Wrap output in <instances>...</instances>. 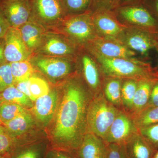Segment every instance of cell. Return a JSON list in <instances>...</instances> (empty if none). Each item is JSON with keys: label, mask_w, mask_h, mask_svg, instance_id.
<instances>
[{"label": "cell", "mask_w": 158, "mask_h": 158, "mask_svg": "<svg viewBox=\"0 0 158 158\" xmlns=\"http://www.w3.org/2000/svg\"><path fill=\"white\" fill-rule=\"evenodd\" d=\"M92 98L79 82L66 85L51 135L53 150L76 153L87 133V109Z\"/></svg>", "instance_id": "6da1fadb"}, {"label": "cell", "mask_w": 158, "mask_h": 158, "mask_svg": "<svg viewBox=\"0 0 158 158\" xmlns=\"http://www.w3.org/2000/svg\"><path fill=\"white\" fill-rule=\"evenodd\" d=\"M91 53L98 62L101 69L108 77L140 81L158 79L157 71L147 62L131 58H109L95 53Z\"/></svg>", "instance_id": "7a4b0ae2"}, {"label": "cell", "mask_w": 158, "mask_h": 158, "mask_svg": "<svg viewBox=\"0 0 158 158\" xmlns=\"http://www.w3.org/2000/svg\"><path fill=\"white\" fill-rule=\"evenodd\" d=\"M120 111L108 101L103 94L96 93L87 109V133L94 134L105 142L110 128Z\"/></svg>", "instance_id": "3957f363"}, {"label": "cell", "mask_w": 158, "mask_h": 158, "mask_svg": "<svg viewBox=\"0 0 158 158\" xmlns=\"http://www.w3.org/2000/svg\"><path fill=\"white\" fill-rule=\"evenodd\" d=\"M61 23L63 32L77 43L89 44L99 37L90 13L73 15Z\"/></svg>", "instance_id": "277c9868"}, {"label": "cell", "mask_w": 158, "mask_h": 158, "mask_svg": "<svg viewBox=\"0 0 158 158\" xmlns=\"http://www.w3.org/2000/svg\"><path fill=\"white\" fill-rule=\"evenodd\" d=\"M29 2L30 20L41 26L56 24L64 19L66 12L61 0H29Z\"/></svg>", "instance_id": "5b68a950"}, {"label": "cell", "mask_w": 158, "mask_h": 158, "mask_svg": "<svg viewBox=\"0 0 158 158\" xmlns=\"http://www.w3.org/2000/svg\"><path fill=\"white\" fill-rule=\"evenodd\" d=\"M120 38H123L121 42L129 48L142 55H146L153 49L158 51V41L154 33L141 28H124Z\"/></svg>", "instance_id": "8992f818"}, {"label": "cell", "mask_w": 158, "mask_h": 158, "mask_svg": "<svg viewBox=\"0 0 158 158\" xmlns=\"http://www.w3.org/2000/svg\"><path fill=\"white\" fill-rule=\"evenodd\" d=\"M0 11L13 27L19 28L31 19L29 0H1Z\"/></svg>", "instance_id": "52a82bcc"}, {"label": "cell", "mask_w": 158, "mask_h": 158, "mask_svg": "<svg viewBox=\"0 0 158 158\" xmlns=\"http://www.w3.org/2000/svg\"><path fill=\"white\" fill-rule=\"evenodd\" d=\"M89 44L90 52L106 58L131 59L136 55L118 40L99 37Z\"/></svg>", "instance_id": "ba28073f"}, {"label": "cell", "mask_w": 158, "mask_h": 158, "mask_svg": "<svg viewBox=\"0 0 158 158\" xmlns=\"http://www.w3.org/2000/svg\"><path fill=\"white\" fill-rule=\"evenodd\" d=\"M4 54L8 63L28 60L31 56L19 29L10 27L4 37Z\"/></svg>", "instance_id": "9c48e42d"}, {"label": "cell", "mask_w": 158, "mask_h": 158, "mask_svg": "<svg viewBox=\"0 0 158 158\" xmlns=\"http://www.w3.org/2000/svg\"><path fill=\"white\" fill-rule=\"evenodd\" d=\"M138 131L131 117L120 111L110 128L105 142L124 144Z\"/></svg>", "instance_id": "30bf717a"}, {"label": "cell", "mask_w": 158, "mask_h": 158, "mask_svg": "<svg viewBox=\"0 0 158 158\" xmlns=\"http://www.w3.org/2000/svg\"><path fill=\"white\" fill-rule=\"evenodd\" d=\"M37 52L47 56L65 58L74 53L73 44L67 40L53 34H44Z\"/></svg>", "instance_id": "8fae6325"}, {"label": "cell", "mask_w": 158, "mask_h": 158, "mask_svg": "<svg viewBox=\"0 0 158 158\" xmlns=\"http://www.w3.org/2000/svg\"><path fill=\"white\" fill-rule=\"evenodd\" d=\"M33 63L47 76L59 79L68 75L71 71L72 63L66 58L43 56L34 58Z\"/></svg>", "instance_id": "7c38bea8"}, {"label": "cell", "mask_w": 158, "mask_h": 158, "mask_svg": "<svg viewBox=\"0 0 158 158\" xmlns=\"http://www.w3.org/2000/svg\"><path fill=\"white\" fill-rule=\"evenodd\" d=\"M122 17L127 22L152 33L158 32V21L149 11L142 7H122L119 10Z\"/></svg>", "instance_id": "4fadbf2b"}, {"label": "cell", "mask_w": 158, "mask_h": 158, "mask_svg": "<svg viewBox=\"0 0 158 158\" xmlns=\"http://www.w3.org/2000/svg\"><path fill=\"white\" fill-rule=\"evenodd\" d=\"M94 23L97 32L103 37L119 40L124 28L106 10H97L92 15Z\"/></svg>", "instance_id": "5bb4252c"}, {"label": "cell", "mask_w": 158, "mask_h": 158, "mask_svg": "<svg viewBox=\"0 0 158 158\" xmlns=\"http://www.w3.org/2000/svg\"><path fill=\"white\" fill-rule=\"evenodd\" d=\"M59 95L56 91H50L47 94L37 98L32 107V112L37 120L46 125L56 114L59 107Z\"/></svg>", "instance_id": "9a60e30c"}, {"label": "cell", "mask_w": 158, "mask_h": 158, "mask_svg": "<svg viewBox=\"0 0 158 158\" xmlns=\"http://www.w3.org/2000/svg\"><path fill=\"white\" fill-rule=\"evenodd\" d=\"M122 145L127 158H153L157 151L138 131Z\"/></svg>", "instance_id": "2e32d148"}, {"label": "cell", "mask_w": 158, "mask_h": 158, "mask_svg": "<svg viewBox=\"0 0 158 158\" xmlns=\"http://www.w3.org/2000/svg\"><path fill=\"white\" fill-rule=\"evenodd\" d=\"M107 145L101 138L87 133L76 154L78 158H106Z\"/></svg>", "instance_id": "e0dca14e"}, {"label": "cell", "mask_w": 158, "mask_h": 158, "mask_svg": "<svg viewBox=\"0 0 158 158\" xmlns=\"http://www.w3.org/2000/svg\"><path fill=\"white\" fill-rule=\"evenodd\" d=\"M158 79H144L138 81V85L133 99L132 107L130 110L131 117L138 114L147 107L152 90Z\"/></svg>", "instance_id": "ac0fdd59"}, {"label": "cell", "mask_w": 158, "mask_h": 158, "mask_svg": "<svg viewBox=\"0 0 158 158\" xmlns=\"http://www.w3.org/2000/svg\"><path fill=\"white\" fill-rule=\"evenodd\" d=\"M19 29L29 51L31 53L37 51L44 34L42 26L30 20Z\"/></svg>", "instance_id": "d6986e66"}, {"label": "cell", "mask_w": 158, "mask_h": 158, "mask_svg": "<svg viewBox=\"0 0 158 158\" xmlns=\"http://www.w3.org/2000/svg\"><path fill=\"white\" fill-rule=\"evenodd\" d=\"M82 63L84 76L88 85L96 93L99 92L100 81L96 63L91 57L86 55L82 57Z\"/></svg>", "instance_id": "ffe728a7"}, {"label": "cell", "mask_w": 158, "mask_h": 158, "mask_svg": "<svg viewBox=\"0 0 158 158\" xmlns=\"http://www.w3.org/2000/svg\"><path fill=\"white\" fill-rule=\"evenodd\" d=\"M34 123V119L27 111L17 117L4 123V126L13 136L20 135L26 132Z\"/></svg>", "instance_id": "44dd1931"}, {"label": "cell", "mask_w": 158, "mask_h": 158, "mask_svg": "<svg viewBox=\"0 0 158 158\" xmlns=\"http://www.w3.org/2000/svg\"><path fill=\"white\" fill-rule=\"evenodd\" d=\"M28 97L20 91L15 85H11L0 93V103L17 104L27 108L33 107V102Z\"/></svg>", "instance_id": "7402d4cb"}, {"label": "cell", "mask_w": 158, "mask_h": 158, "mask_svg": "<svg viewBox=\"0 0 158 158\" xmlns=\"http://www.w3.org/2000/svg\"><path fill=\"white\" fill-rule=\"evenodd\" d=\"M122 84V79L113 77L109 79L105 85V97L116 107H120L122 105L121 96Z\"/></svg>", "instance_id": "603a6c76"}, {"label": "cell", "mask_w": 158, "mask_h": 158, "mask_svg": "<svg viewBox=\"0 0 158 158\" xmlns=\"http://www.w3.org/2000/svg\"><path fill=\"white\" fill-rule=\"evenodd\" d=\"M131 117L138 131L156 124L158 123V107H148Z\"/></svg>", "instance_id": "cb8c5ba5"}, {"label": "cell", "mask_w": 158, "mask_h": 158, "mask_svg": "<svg viewBox=\"0 0 158 158\" xmlns=\"http://www.w3.org/2000/svg\"><path fill=\"white\" fill-rule=\"evenodd\" d=\"M10 64L15 84L27 81L34 73L33 65L28 60L11 62Z\"/></svg>", "instance_id": "d4e9b609"}, {"label": "cell", "mask_w": 158, "mask_h": 158, "mask_svg": "<svg viewBox=\"0 0 158 158\" xmlns=\"http://www.w3.org/2000/svg\"><path fill=\"white\" fill-rule=\"evenodd\" d=\"M138 85V81L126 79L122 84L121 96L122 105L129 112L132 107L133 99Z\"/></svg>", "instance_id": "484cf974"}, {"label": "cell", "mask_w": 158, "mask_h": 158, "mask_svg": "<svg viewBox=\"0 0 158 158\" xmlns=\"http://www.w3.org/2000/svg\"><path fill=\"white\" fill-rule=\"evenodd\" d=\"M27 111L22 106L13 103H0V120L4 124Z\"/></svg>", "instance_id": "4316f807"}, {"label": "cell", "mask_w": 158, "mask_h": 158, "mask_svg": "<svg viewBox=\"0 0 158 158\" xmlns=\"http://www.w3.org/2000/svg\"><path fill=\"white\" fill-rule=\"evenodd\" d=\"M17 141L14 136L5 127L0 125V155L12 154L18 148Z\"/></svg>", "instance_id": "83f0119b"}, {"label": "cell", "mask_w": 158, "mask_h": 158, "mask_svg": "<svg viewBox=\"0 0 158 158\" xmlns=\"http://www.w3.org/2000/svg\"><path fill=\"white\" fill-rule=\"evenodd\" d=\"M28 82L29 90L33 102H35L39 98L46 95L50 91L48 84L43 79L31 77Z\"/></svg>", "instance_id": "f1b7e54d"}, {"label": "cell", "mask_w": 158, "mask_h": 158, "mask_svg": "<svg viewBox=\"0 0 158 158\" xmlns=\"http://www.w3.org/2000/svg\"><path fill=\"white\" fill-rule=\"evenodd\" d=\"M16 149L11 155V158H42L44 150L40 144H34Z\"/></svg>", "instance_id": "f546056e"}, {"label": "cell", "mask_w": 158, "mask_h": 158, "mask_svg": "<svg viewBox=\"0 0 158 158\" xmlns=\"http://www.w3.org/2000/svg\"><path fill=\"white\" fill-rule=\"evenodd\" d=\"M65 12L74 15L81 14L89 7L91 0H61Z\"/></svg>", "instance_id": "4dcf8cb0"}, {"label": "cell", "mask_w": 158, "mask_h": 158, "mask_svg": "<svg viewBox=\"0 0 158 158\" xmlns=\"http://www.w3.org/2000/svg\"><path fill=\"white\" fill-rule=\"evenodd\" d=\"M15 84L10 63H5L0 65V93Z\"/></svg>", "instance_id": "1f68e13d"}, {"label": "cell", "mask_w": 158, "mask_h": 158, "mask_svg": "<svg viewBox=\"0 0 158 158\" xmlns=\"http://www.w3.org/2000/svg\"><path fill=\"white\" fill-rule=\"evenodd\" d=\"M140 134L156 149L158 148V123L138 130Z\"/></svg>", "instance_id": "d6a6232c"}, {"label": "cell", "mask_w": 158, "mask_h": 158, "mask_svg": "<svg viewBox=\"0 0 158 158\" xmlns=\"http://www.w3.org/2000/svg\"><path fill=\"white\" fill-rule=\"evenodd\" d=\"M106 158H121V146L116 143L107 144Z\"/></svg>", "instance_id": "836d02e7"}, {"label": "cell", "mask_w": 158, "mask_h": 158, "mask_svg": "<svg viewBox=\"0 0 158 158\" xmlns=\"http://www.w3.org/2000/svg\"><path fill=\"white\" fill-rule=\"evenodd\" d=\"M118 1V0H94L97 7V10H107L116 6Z\"/></svg>", "instance_id": "e575fe53"}, {"label": "cell", "mask_w": 158, "mask_h": 158, "mask_svg": "<svg viewBox=\"0 0 158 158\" xmlns=\"http://www.w3.org/2000/svg\"><path fill=\"white\" fill-rule=\"evenodd\" d=\"M158 107V81L152 88L147 107Z\"/></svg>", "instance_id": "d590c367"}, {"label": "cell", "mask_w": 158, "mask_h": 158, "mask_svg": "<svg viewBox=\"0 0 158 158\" xmlns=\"http://www.w3.org/2000/svg\"><path fill=\"white\" fill-rule=\"evenodd\" d=\"M10 27L9 23L0 11V39L4 38L6 33Z\"/></svg>", "instance_id": "8d00e7d4"}, {"label": "cell", "mask_w": 158, "mask_h": 158, "mask_svg": "<svg viewBox=\"0 0 158 158\" xmlns=\"http://www.w3.org/2000/svg\"><path fill=\"white\" fill-rule=\"evenodd\" d=\"M15 87L17 88L18 90L21 91L24 94L27 96L29 98L31 99V100L33 102V98H32V97L31 96L29 89L28 80L27 81H23L18 82V83L15 84Z\"/></svg>", "instance_id": "74e56055"}, {"label": "cell", "mask_w": 158, "mask_h": 158, "mask_svg": "<svg viewBox=\"0 0 158 158\" xmlns=\"http://www.w3.org/2000/svg\"><path fill=\"white\" fill-rule=\"evenodd\" d=\"M55 152L57 158H78L76 153L60 151H55Z\"/></svg>", "instance_id": "f35d334b"}, {"label": "cell", "mask_w": 158, "mask_h": 158, "mask_svg": "<svg viewBox=\"0 0 158 158\" xmlns=\"http://www.w3.org/2000/svg\"><path fill=\"white\" fill-rule=\"evenodd\" d=\"M4 47L5 42L4 40L3 42L0 43V65L5 63L6 61L4 54Z\"/></svg>", "instance_id": "ab89813d"}, {"label": "cell", "mask_w": 158, "mask_h": 158, "mask_svg": "<svg viewBox=\"0 0 158 158\" xmlns=\"http://www.w3.org/2000/svg\"><path fill=\"white\" fill-rule=\"evenodd\" d=\"M45 158H57L55 151L52 150L47 154Z\"/></svg>", "instance_id": "60d3db41"}, {"label": "cell", "mask_w": 158, "mask_h": 158, "mask_svg": "<svg viewBox=\"0 0 158 158\" xmlns=\"http://www.w3.org/2000/svg\"><path fill=\"white\" fill-rule=\"evenodd\" d=\"M120 146H121V158H127L125 153L123 145H120Z\"/></svg>", "instance_id": "b9f144b4"}, {"label": "cell", "mask_w": 158, "mask_h": 158, "mask_svg": "<svg viewBox=\"0 0 158 158\" xmlns=\"http://www.w3.org/2000/svg\"><path fill=\"white\" fill-rule=\"evenodd\" d=\"M0 158H11L10 155H0Z\"/></svg>", "instance_id": "7bdbcfd3"}, {"label": "cell", "mask_w": 158, "mask_h": 158, "mask_svg": "<svg viewBox=\"0 0 158 158\" xmlns=\"http://www.w3.org/2000/svg\"><path fill=\"white\" fill-rule=\"evenodd\" d=\"M153 158H158V148L157 149L156 152Z\"/></svg>", "instance_id": "ee69618b"}, {"label": "cell", "mask_w": 158, "mask_h": 158, "mask_svg": "<svg viewBox=\"0 0 158 158\" xmlns=\"http://www.w3.org/2000/svg\"><path fill=\"white\" fill-rule=\"evenodd\" d=\"M155 6L156 9V11L158 13V0L156 1Z\"/></svg>", "instance_id": "f6af8a7d"}, {"label": "cell", "mask_w": 158, "mask_h": 158, "mask_svg": "<svg viewBox=\"0 0 158 158\" xmlns=\"http://www.w3.org/2000/svg\"><path fill=\"white\" fill-rule=\"evenodd\" d=\"M154 36L156 39L158 41V32H157V33H154Z\"/></svg>", "instance_id": "bcb514c9"}, {"label": "cell", "mask_w": 158, "mask_h": 158, "mask_svg": "<svg viewBox=\"0 0 158 158\" xmlns=\"http://www.w3.org/2000/svg\"><path fill=\"white\" fill-rule=\"evenodd\" d=\"M2 122H1V120H0V125H1V123H2Z\"/></svg>", "instance_id": "7dc6e473"}, {"label": "cell", "mask_w": 158, "mask_h": 158, "mask_svg": "<svg viewBox=\"0 0 158 158\" xmlns=\"http://www.w3.org/2000/svg\"><path fill=\"white\" fill-rule=\"evenodd\" d=\"M126 1H131V0H126Z\"/></svg>", "instance_id": "c3c4849f"}, {"label": "cell", "mask_w": 158, "mask_h": 158, "mask_svg": "<svg viewBox=\"0 0 158 158\" xmlns=\"http://www.w3.org/2000/svg\"><path fill=\"white\" fill-rule=\"evenodd\" d=\"M158 73V71H157Z\"/></svg>", "instance_id": "681fc988"}]
</instances>
